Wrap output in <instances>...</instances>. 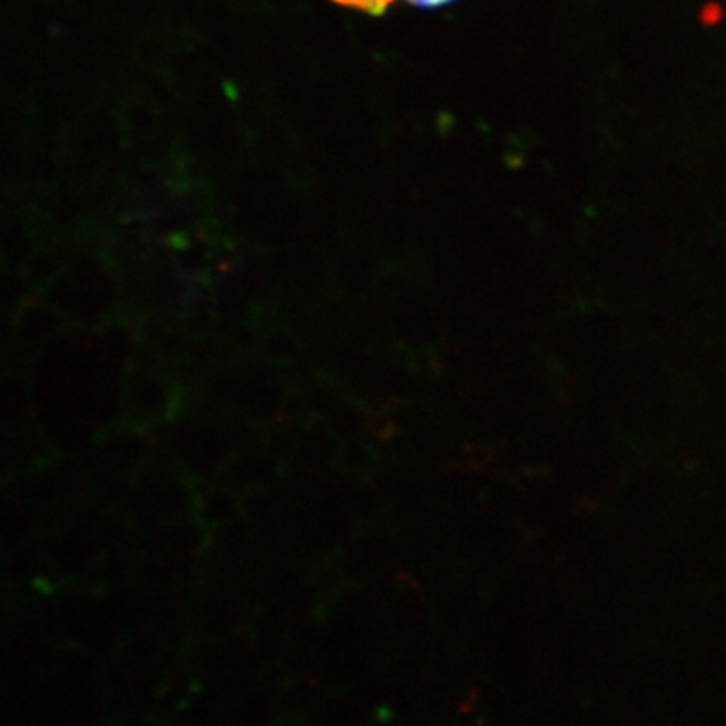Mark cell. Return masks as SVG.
<instances>
[{"label": "cell", "mask_w": 726, "mask_h": 726, "mask_svg": "<svg viewBox=\"0 0 726 726\" xmlns=\"http://www.w3.org/2000/svg\"><path fill=\"white\" fill-rule=\"evenodd\" d=\"M409 2H412L417 7H422V9H435V7L451 3L453 0H409Z\"/></svg>", "instance_id": "7a4b0ae2"}, {"label": "cell", "mask_w": 726, "mask_h": 726, "mask_svg": "<svg viewBox=\"0 0 726 726\" xmlns=\"http://www.w3.org/2000/svg\"><path fill=\"white\" fill-rule=\"evenodd\" d=\"M346 7H357V9L365 10V12L380 15L385 12V9L393 2V0H335Z\"/></svg>", "instance_id": "6da1fadb"}]
</instances>
